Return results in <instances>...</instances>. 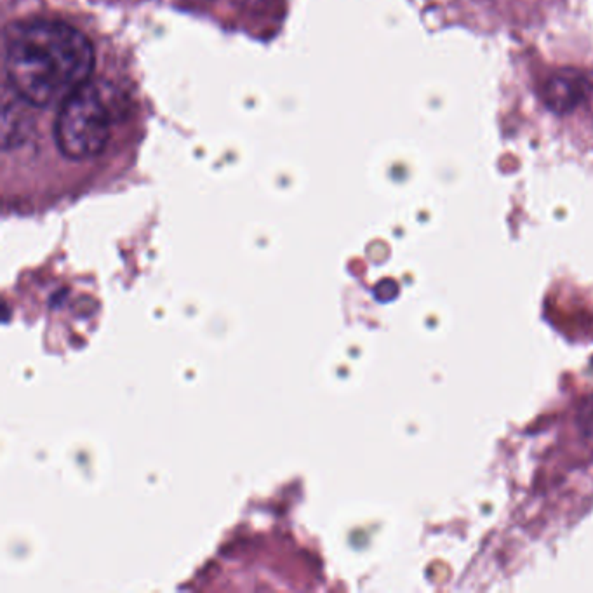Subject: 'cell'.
I'll return each instance as SVG.
<instances>
[{
    "instance_id": "6da1fadb",
    "label": "cell",
    "mask_w": 593,
    "mask_h": 593,
    "mask_svg": "<svg viewBox=\"0 0 593 593\" xmlns=\"http://www.w3.org/2000/svg\"><path fill=\"white\" fill-rule=\"evenodd\" d=\"M4 68L13 93L28 105L60 107L89 82L93 42L63 21H18L4 34Z\"/></svg>"
},
{
    "instance_id": "7a4b0ae2",
    "label": "cell",
    "mask_w": 593,
    "mask_h": 593,
    "mask_svg": "<svg viewBox=\"0 0 593 593\" xmlns=\"http://www.w3.org/2000/svg\"><path fill=\"white\" fill-rule=\"evenodd\" d=\"M112 134V110L100 89L87 82L72 94L54 122V140L61 154L70 160L98 157Z\"/></svg>"
},
{
    "instance_id": "3957f363",
    "label": "cell",
    "mask_w": 593,
    "mask_h": 593,
    "mask_svg": "<svg viewBox=\"0 0 593 593\" xmlns=\"http://www.w3.org/2000/svg\"><path fill=\"white\" fill-rule=\"evenodd\" d=\"M590 93V82L585 75L574 70H564L550 75L541 89V98L550 110L566 114L580 107Z\"/></svg>"
}]
</instances>
